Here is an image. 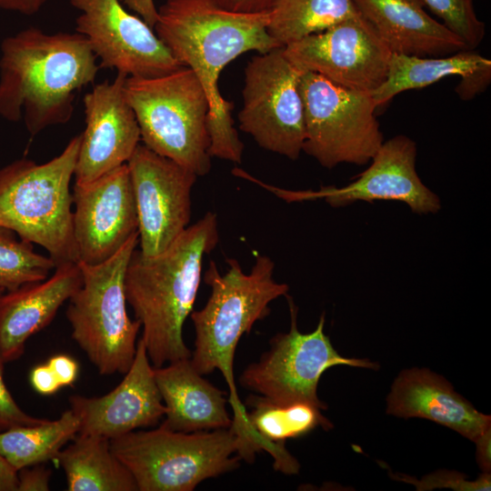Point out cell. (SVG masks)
Masks as SVG:
<instances>
[{"label":"cell","instance_id":"8","mask_svg":"<svg viewBox=\"0 0 491 491\" xmlns=\"http://www.w3.org/2000/svg\"><path fill=\"white\" fill-rule=\"evenodd\" d=\"M137 245L138 232L107 260L78 263L83 282L69 298L66 317L73 339L101 375H125L135 355L141 324L127 314L125 275Z\"/></svg>","mask_w":491,"mask_h":491},{"label":"cell","instance_id":"24","mask_svg":"<svg viewBox=\"0 0 491 491\" xmlns=\"http://www.w3.org/2000/svg\"><path fill=\"white\" fill-rule=\"evenodd\" d=\"M246 405L248 424L262 449L274 458V468L284 474L299 471L298 461L286 449L289 438L303 436L316 427L329 430L333 424L321 414V409L307 403L275 404L262 396L251 395Z\"/></svg>","mask_w":491,"mask_h":491},{"label":"cell","instance_id":"9","mask_svg":"<svg viewBox=\"0 0 491 491\" xmlns=\"http://www.w3.org/2000/svg\"><path fill=\"white\" fill-rule=\"evenodd\" d=\"M302 151L322 166L366 165L384 142L371 94L351 90L312 72H302Z\"/></svg>","mask_w":491,"mask_h":491},{"label":"cell","instance_id":"17","mask_svg":"<svg viewBox=\"0 0 491 491\" xmlns=\"http://www.w3.org/2000/svg\"><path fill=\"white\" fill-rule=\"evenodd\" d=\"M126 77L117 73L113 81L96 84L83 98L85 128L81 134L75 184L92 182L126 164L141 141L125 93Z\"/></svg>","mask_w":491,"mask_h":491},{"label":"cell","instance_id":"36","mask_svg":"<svg viewBox=\"0 0 491 491\" xmlns=\"http://www.w3.org/2000/svg\"><path fill=\"white\" fill-rule=\"evenodd\" d=\"M224 8L241 13H258L268 10L270 0H216Z\"/></svg>","mask_w":491,"mask_h":491},{"label":"cell","instance_id":"30","mask_svg":"<svg viewBox=\"0 0 491 491\" xmlns=\"http://www.w3.org/2000/svg\"><path fill=\"white\" fill-rule=\"evenodd\" d=\"M401 481L416 486L417 490L448 487L455 490H490V473H484L475 481L466 480V476L457 472L442 471L426 476L422 480L413 479L405 475H396Z\"/></svg>","mask_w":491,"mask_h":491},{"label":"cell","instance_id":"22","mask_svg":"<svg viewBox=\"0 0 491 491\" xmlns=\"http://www.w3.org/2000/svg\"><path fill=\"white\" fill-rule=\"evenodd\" d=\"M190 358L154 367L165 406V419L160 426L184 433L231 426L225 392L204 379Z\"/></svg>","mask_w":491,"mask_h":491},{"label":"cell","instance_id":"33","mask_svg":"<svg viewBox=\"0 0 491 491\" xmlns=\"http://www.w3.org/2000/svg\"><path fill=\"white\" fill-rule=\"evenodd\" d=\"M48 366L54 371L61 386H72L78 376V364L69 356L61 354L50 357L47 361Z\"/></svg>","mask_w":491,"mask_h":491},{"label":"cell","instance_id":"23","mask_svg":"<svg viewBox=\"0 0 491 491\" xmlns=\"http://www.w3.org/2000/svg\"><path fill=\"white\" fill-rule=\"evenodd\" d=\"M451 75L461 77L456 88L459 97L472 99L490 84L491 60L473 50L442 56L392 54L385 81L370 94L377 108L404 91L423 88Z\"/></svg>","mask_w":491,"mask_h":491},{"label":"cell","instance_id":"39","mask_svg":"<svg viewBox=\"0 0 491 491\" xmlns=\"http://www.w3.org/2000/svg\"><path fill=\"white\" fill-rule=\"evenodd\" d=\"M0 491H17V471L0 453Z\"/></svg>","mask_w":491,"mask_h":491},{"label":"cell","instance_id":"21","mask_svg":"<svg viewBox=\"0 0 491 491\" xmlns=\"http://www.w3.org/2000/svg\"><path fill=\"white\" fill-rule=\"evenodd\" d=\"M393 54L442 56L468 49L430 16L422 0H352Z\"/></svg>","mask_w":491,"mask_h":491},{"label":"cell","instance_id":"34","mask_svg":"<svg viewBox=\"0 0 491 491\" xmlns=\"http://www.w3.org/2000/svg\"><path fill=\"white\" fill-rule=\"evenodd\" d=\"M30 383L37 393L45 396L53 395L62 387L47 363L38 365L32 369Z\"/></svg>","mask_w":491,"mask_h":491},{"label":"cell","instance_id":"6","mask_svg":"<svg viewBox=\"0 0 491 491\" xmlns=\"http://www.w3.org/2000/svg\"><path fill=\"white\" fill-rule=\"evenodd\" d=\"M112 451L132 474L138 491H192L202 481L229 472L255 452L233 425L184 433L162 426L110 440Z\"/></svg>","mask_w":491,"mask_h":491},{"label":"cell","instance_id":"1","mask_svg":"<svg viewBox=\"0 0 491 491\" xmlns=\"http://www.w3.org/2000/svg\"><path fill=\"white\" fill-rule=\"evenodd\" d=\"M268 10L234 12L216 0H166L154 31L176 62L190 68L209 102V154L240 164L244 145L232 118L233 103L220 94L221 71L249 51L267 53L281 45L267 33Z\"/></svg>","mask_w":491,"mask_h":491},{"label":"cell","instance_id":"7","mask_svg":"<svg viewBox=\"0 0 491 491\" xmlns=\"http://www.w3.org/2000/svg\"><path fill=\"white\" fill-rule=\"evenodd\" d=\"M125 93L143 145L197 176L210 172L209 102L190 68L153 77L127 76Z\"/></svg>","mask_w":491,"mask_h":491},{"label":"cell","instance_id":"13","mask_svg":"<svg viewBox=\"0 0 491 491\" xmlns=\"http://www.w3.org/2000/svg\"><path fill=\"white\" fill-rule=\"evenodd\" d=\"M126 165L138 216V250L153 257L189 226L191 192L197 175L140 144Z\"/></svg>","mask_w":491,"mask_h":491},{"label":"cell","instance_id":"28","mask_svg":"<svg viewBox=\"0 0 491 491\" xmlns=\"http://www.w3.org/2000/svg\"><path fill=\"white\" fill-rule=\"evenodd\" d=\"M55 264L50 256L34 250L33 244L0 228V289L13 291L32 282L45 280Z\"/></svg>","mask_w":491,"mask_h":491},{"label":"cell","instance_id":"12","mask_svg":"<svg viewBox=\"0 0 491 491\" xmlns=\"http://www.w3.org/2000/svg\"><path fill=\"white\" fill-rule=\"evenodd\" d=\"M301 72L322 75L340 86L371 93L386 79L392 52L359 14L283 46Z\"/></svg>","mask_w":491,"mask_h":491},{"label":"cell","instance_id":"15","mask_svg":"<svg viewBox=\"0 0 491 491\" xmlns=\"http://www.w3.org/2000/svg\"><path fill=\"white\" fill-rule=\"evenodd\" d=\"M416 144L404 135L384 141L370 160V165L343 187L323 186L317 191H290L267 185L251 177L252 182L288 201L325 199L334 207L364 201H397L413 213L436 214L441 208L436 194L420 179L416 169Z\"/></svg>","mask_w":491,"mask_h":491},{"label":"cell","instance_id":"37","mask_svg":"<svg viewBox=\"0 0 491 491\" xmlns=\"http://www.w3.org/2000/svg\"><path fill=\"white\" fill-rule=\"evenodd\" d=\"M47 0H0V8L31 15L41 10Z\"/></svg>","mask_w":491,"mask_h":491},{"label":"cell","instance_id":"38","mask_svg":"<svg viewBox=\"0 0 491 491\" xmlns=\"http://www.w3.org/2000/svg\"><path fill=\"white\" fill-rule=\"evenodd\" d=\"M476 460L484 473H490L491 469V430L486 432L476 443Z\"/></svg>","mask_w":491,"mask_h":491},{"label":"cell","instance_id":"18","mask_svg":"<svg viewBox=\"0 0 491 491\" xmlns=\"http://www.w3.org/2000/svg\"><path fill=\"white\" fill-rule=\"evenodd\" d=\"M69 404L78 419L79 435L111 440L155 426L165 416V406L144 341L138 340L131 366L112 391L102 396L75 395Z\"/></svg>","mask_w":491,"mask_h":491},{"label":"cell","instance_id":"31","mask_svg":"<svg viewBox=\"0 0 491 491\" xmlns=\"http://www.w3.org/2000/svg\"><path fill=\"white\" fill-rule=\"evenodd\" d=\"M5 364L0 355V432L16 426L39 425L46 421L27 414L16 404L5 383Z\"/></svg>","mask_w":491,"mask_h":491},{"label":"cell","instance_id":"10","mask_svg":"<svg viewBox=\"0 0 491 491\" xmlns=\"http://www.w3.org/2000/svg\"><path fill=\"white\" fill-rule=\"evenodd\" d=\"M290 311V330L276 335L270 349L241 374V386L278 405L307 403L326 409L317 396V386L323 373L335 366L377 370V363L368 359L340 356L324 332L325 314L316 329L301 333L297 328V307L286 296Z\"/></svg>","mask_w":491,"mask_h":491},{"label":"cell","instance_id":"16","mask_svg":"<svg viewBox=\"0 0 491 491\" xmlns=\"http://www.w3.org/2000/svg\"><path fill=\"white\" fill-rule=\"evenodd\" d=\"M73 227L77 263L100 264L138 232L129 170L124 164L95 180L75 184Z\"/></svg>","mask_w":491,"mask_h":491},{"label":"cell","instance_id":"2","mask_svg":"<svg viewBox=\"0 0 491 491\" xmlns=\"http://www.w3.org/2000/svg\"><path fill=\"white\" fill-rule=\"evenodd\" d=\"M0 49V115L23 118L31 136L69 122L76 92L94 84L100 69L76 32L31 26L3 39Z\"/></svg>","mask_w":491,"mask_h":491},{"label":"cell","instance_id":"25","mask_svg":"<svg viewBox=\"0 0 491 491\" xmlns=\"http://www.w3.org/2000/svg\"><path fill=\"white\" fill-rule=\"evenodd\" d=\"M56 460L69 491H138L132 474L105 437L77 434Z\"/></svg>","mask_w":491,"mask_h":491},{"label":"cell","instance_id":"4","mask_svg":"<svg viewBox=\"0 0 491 491\" xmlns=\"http://www.w3.org/2000/svg\"><path fill=\"white\" fill-rule=\"evenodd\" d=\"M227 272L220 274L211 261L204 281L211 287L205 306L190 314L195 339L191 362L201 375L218 369L230 389L235 424L246 421V412L239 400L234 379V356L241 336L254 324L270 313L269 304L286 296L289 286L273 278L275 264L269 256H259L248 274L239 262L226 260Z\"/></svg>","mask_w":491,"mask_h":491},{"label":"cell","instance_id":"14","mask_svg":"<svg viewBox=\"0 0 491 491\" xmlns=\"http://www.w3.org/2000/svg\"><path fill=\"white\" fill-rule=\"evenodd\" d=\"M80 11L75 32L99 59V68L127 76L153 77L181 67L154 29L120 0H70Z\"/></svg>","mask_w":491,"mask_h":491},{"label":"cell","instance_id":"3","mask_svg":"<svg viewBox=\"0 0 491 491\" xmlns=\"http://www.w3.org/2000/svg\"><path fill=\"white\" fill-rule=\"evenodd\" d=\"M218 239L217 216L207 212L163 253L145 257L134 250L125 275V299L141 324V339L154 367L192 356L183 326L193 311L204 256Z\"/></svg>","mask_w":491,"mask_h":491},{"label":"cell","instance_id":"29","mask_svg":"<svg viewBox=\"0 0 491 491\" xmlns=\"http://www.w3.org/2000/svg\"><path fill=\"white\" fill-rule=\"evenodd\" d=\"M442 24L473 50L484 39L486 25L476 15L474 0H422Z\"/></svg>","mask_w":491,"mask_h":491},{"label":"cell","instance_id":"11","mask_svg":"<svg viewBox=\"0 0 491 491\" xmlns=\"http://www.w3.org/2000/svg\"><path fill=\"white\" fill-rule=\"evenodd\" d=\"M299 71L283 46L253 56L245 68L240 129L256 144L291 160L305 141L304 106Z\"/></svg>","mask_w":491,"mask_h":491},{"label":"cell","instance_id":"32","mask_svg":"<svg viewBox=\"0 0 491 491\" xmlns=\"http://www.w3.org/2000/svg\"><path fill=\"white\" fill-rule=\"evenodd\" d=\"M51 470L42 464L24 467L17 471V491L49 490Z\"/></svg>","mask_w":491,"mask_h":491},{"label":"cell","instance_id":"19","mask_svg":"<svg viewBox=\"0 0 491 491\" xmlns=\"http://www.w3.org/2000/svg\"><path fill=\"white\" fill-rule=\"evenodd\" d=\"M386 412L420 417L446 426L476 443L491 430V416L479 412L442 376L413 367L401 371L386 397Z\"/></svg>","mask_w":491,"mask_h":491},{"label":"cell","instance_id":"27","mask_svg":"<svg viewBox=\"0 0 491 491\" xmlns=\"http://www.w3.org/2000/svg\"><path fill=\"white\" fill-rule=\"evenodd\" d=\"M267 33L281 46L358 13L352 0H270Z\"/></svg>","mask_w":491,"mask_h":491},{"label":"cell","instance_id":"35","mask_svg":"<svg viewBox=\"0 0 491 491\" xmlns=\"http://www.w3.org/2000/svg\"><path fill=\"white\" fill-rule=\"evenodd\" d=\"M130 10L135 12L149 26H154L158 18V9L154 0H121Z\"/></svg>","mask_w":491,"mask_h":491},{"label":"cell","instance_id":"40","mask_svg":"<svg viewBox=\"0 0 491 491\" xmlns=\"http://www.w3.org/2000/svg\"><path fill=\"white\" fill-rule=\"evenodd\" d=\"M4 293V291L2 289H0V296Z\"/></svg>","mask_w":491,"mask_h":491},{"label":"cell","instance_id":"26","mask_svg":"<svg viewBox=\"0 0 491 491\" xmlns=\"http://www.w3.org/2000/svg\"><path fill=\"white\" fill-rule=\"evenodd\" d=\"M78 419L71 409L57 419L0 432V453L18 471L56 459L65 444L78 434Z\"/></svg>","mask_w":491,"mask_h":491},{"label":"cell","instance_id":"5","mask_svg":"<svg viewBox=\"0 0 491 491\" xmlns=\"http://www.w3.org/2000/svg\"><path fill=\"white\" fill-rule=\"evenodd\" d=\"M81 138L44 164L21 158L0 168V228L44 247L55 266L78 261L70 182Z\"/></svg>","mask_w":491,"mask_h":491},{"label":"cell","instance_id":"20","mask_svg":"<svg viewBox=\"0 0 491 491\" xmlns=\"http://www.w3.org/2000/svg\"><path fill=\"white\" fill-rule=\"evenodd\" d=\"M78 263L67 262L42 281L0 296V355L5 363L19 358L30 336L48 326L59 307L80 288Z\"/></svg>","mask_w":491,"mask_h":491}]
</instances>
